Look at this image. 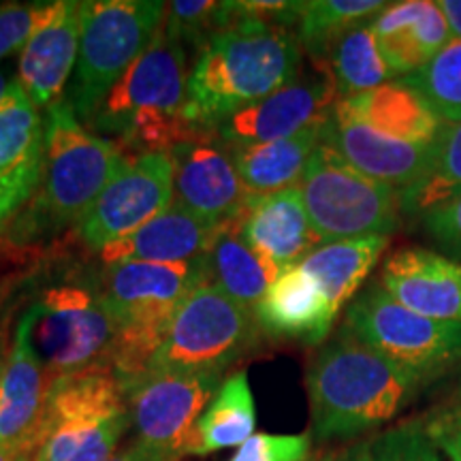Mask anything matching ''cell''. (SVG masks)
<instances>
[{
  "instance_id": "cell-1",
  "label": "cell",
  "mask_w": 461,
  "mask_h": 461,
  "mask_svg": "<svg viewBox=\"0 0 461 461\" xmlns=\"http://www.w3.org/2000/svg\"><path fill=\"white\" fill-rule=\"evenodd\" d=\"M305 389L312 436L319 442H336L353 440L391 423L417 400L423 384L339 330L308 361Z\"/></svg>"
},
{
  "instance_id": "cell-2",
  "label": "cell",
  "mask_w": 461,
  "mask_h": 461,
  "mask_svg": "<svg viewBox=\"0 0 461 461\" xmlns=\"http://www.w3.org/2000/svg\"><path fill=\"white\" fill-rule=\"evenodd\" d=\"M302 67L303 50L293 28L250 20L224 28L197 51L188 73V120L214 131L295 79Z\"/></svg>"
},
{
  "instance_id": "cell-3",
  "label": "cell",
  "mask_w": 461,
  "mask_h": 461,
  "mask_svg": "<svg viewBox=\"0 0 461 461\" xmlns=\"http://www.w3.org/2000/svg\"><path fill=\"white\" fill-rule=\"evenodd\" d=\"M186 51L160 26L152 43L107 92L88 129L112 140L129 158L167 152L201 126L186 115Z\"/></svg>"
},
{
  "instance_id": "cell-4",
  "label": "cell",
  "mask_w": 461,
  "mask_h": 461,
  "mask_svg": "<svg viewBox=\"0 0 461 461\" xmlns=\"http://www.w3.org/2000/svg\"><path fill=\"white\" fill-rule=\"evenodd\" d=\"M43 122V180L31 201V222L32 230H60L77 224L132 158L79 122L67 99L51 105Z\"/></svg>"
},
{
  "instance_id": "cell-5",
  "label": "cell",
  "mask_w": 461,
  "mask_h": 461,
  "mask_svg": "<svg viewBox=\"0 0 461 461\" xmlns=\"http://www.w3.org/2000/svg\"><path fill=\"white\" fill-rule=\"evenodd\" d=\"M163 0H82V32L68 103L90 126L107 92L129 71L163 26Z\"/></svg>"
},
{
  "instance_id": "cell-6",
  "label": "cell",
  "mask_w": 461,
  "mask_h": 461,
  "mask_svg": "<svg viewBox=\"0 0 461 461\" xmlns=\"http://www.w3.org/2000/svg\"><path fill=\"white\" fill-rule=\"evenodd\" d=\"M299 188L322 244L374 235L389 238L402 227L400 190L355 169L322 140L308 160Z\"/></svg>"
},
{
  "instance_id": "cell-7",
  "label": "cell",
  "mask_w": 461,
  "mask_h": 461,
  "mask_svg": "<svg viewBox=\"0 0 461 461\" xmlns=\"http://www.w3.org/2000/svg\"><path fill=\"white\" fill-rule=\"evenodd\" d=\"M342 330L387 357L423 387L461 366V322L412 312L378 282L350 302Z\"/></svg>"
},
{
  "instance_id": "cell-8",
  "label": "cell",
  "mask_w": 461,
  "mask_h": 461,
  "mask_svg": "<svg viewBox=\"0 0 461 461\" xmlns=\"http://www.w3.org/2000/svg\"><path fill=\"white\" fill-rule=\"evenodd\" d=\"M255 310L235 303L216 286L193 291L171 316L149 372L222 374L261 342Z\"/></svg>"
},
{
  "instance_id": "cell-9",
  "label": "cell",
  "mask_w": 461,
  "mask_h": 461,
  "mask_svg": "<svg viewBox=\"0 0 461 461\" xmlns=\"http://www.w3.org/2000/svg\"><path fill=\"white\" fill-rule=\"evenodd\" d=\"M31 336L50 378L109 367V355L118 333L99 286L58 282L45 286L28 305Z\"/></svg>"
},
{
  "instance_id": "cell-10",
  "label": "cell",
  "mask_w": 461,
  "mask_h": 461,
  "mask_svg": "<svg viewBox=\"0 0 461 461\" xmlns=\"http://www.w3.org/2000/svg\"><path fill=\"white\" fill-rule=\"evenodd\" d=\"M222 384L214 372H148L126 389L129 420L149 461H182Z\"/></svg>"
},
{
  "instance_id": "cell-11",
  "label": "cell",
  "mask_w": 461,
  "mask_h": 461,
  "mask_svg": "<svg viewBox=\"0 0 461 461\" xmlns=\"http://www.w3.org/2000/svg\"><path fill=\"white\" fill-rule=\"evenodd\" d=\"M173 158L152 152L132 158L79 218L77 233L92 250L135 233L173 203Z\"/></svg>"
},
{
  "instance_id": "cell-12",
  "label": "cell",
  "mask_w": 461,
  "mask_h": 461,
  "mask_svg": "<svg viewBox=\"0 0 461 461\" xmlns=\"http://www.w3.org/2000/svg\"><path fill=\"white\" fill-rule=\"evenodd\" d=\"M338 101L339 95L327 62L310 58V67H302L295 79L265 99L241 107L214 131L227 146L286 140L325 122Z\"/></svg>"
},
{
  "instance_id": "cell-13",
  "label": "cell",
  "mask_w": 461,
  "mask_h": 461,
  "mask_svg": "<svg viewBox=\"0 0 461 461\" xmlns=\"http://www.w3.org/2000/svg\"><path fill=\"white\" fill-rule=\"evenodd\" d=\"M169 154L176 169V203L216 227L240 218L252 194L241 182L229 146L216 131L201 129Z\"/></svg>"
},
{
  "instance_id": "cell-14",
  "label": "cell",
  "mask_w": 461,
  "mask_h": 461,
  "mask_svg": "<svg viewBox=\"0 0 461 461\" xmlns=\"http://www.w3.org/2000/svg\"><path fill=\"white\" fill-rule=\"evenodd\" d=\"M45 122L17 79L0 99V233L37 197L43 180Z\"/></svg>"
},
{
  "instance_id": "cell-15",
  "label": "cell",
  "mask_w": 461,
  "mask_h": 461,
  "mask_svg": "<svg viewBox=\"0 0 461 461\" xmlns=\"http://www.w3.org/2000/svg\"><path fill=\"white\" fill-rule=\"evenodd\" d=\"M207 285L203 258L188 263H112L103 269L101 297L115 325L140 319H171L184 299Z\"/></svg>"
},
{
  "instance_id": "cell-16",
  "label": "cell",
  "mask_w": 461,
  "mask_h": 461,
  "mask_svg": "<svg viewBox=\"0 0 461 461\" xmlns=\"http://www.w3.org/2000/svg\"><path fill=\"white\" fill-rule=\"evenodd\" d=\"M321 140L336 148L355 169L400 193L419 180L436 149V143L412 146L380 135L372 126L355 118L339 101L322 124Z\"/></svg>"
},
{
  "instance_id": "cell-17",
  "label": "cell",
  "mask_w": 461,
  "mask_h": 461,
  "mask_svg": "<svg viewBox=\"0 0 461 461\" xmlns=\"http://www.w3.org/2000/svg\"><path fill=\"white\" fill-rule=\"evenodd\" d=\"M378 285L412 312L461 322V263L428 248H402L380 267Z\"/></svg>"
},
{
  "instance_id": "cell-18",
  "label": "cell",
  "mask_w": 461,
  "mask_h": 461,
  "mask_svg": "<svg viewBox=\"0 0 461 461\" xmlns=\"http://www.w3.org/2000/svg\"><path fill=\"white\" fill-rule=\"evenodd\" d=\"M235 222L246 244L280 272L302 263L310 252L322 246L310 222L299 184L278 193L250 197Z\"/></svg>"
},
{
  "instance_id": "cell-19",
  "label": "cell",
  "mask_w": 461,
  "mask_h": 461,
  "mask_svg": "<svg viewBox=\"0 0 461 461\" xmlns=\"http://www.w3.org/2000/svg\"><path fill=\"white\" fill-rule=\"evenodd\" d=\"M31 327L32 319L26 310L17 321L0 387V447L22 453L32 448L51 384L41 357L34 350Z\"/></svg>"
},
{
  "instance_id": "cell-20",
  "label": "cell",
  "mask_w": 461,
  "mask_h": 461,
  "mask_svg": "<svg viewBox=\"0 0 461 461\" xmlns=\"http://www.w3.org/2000/svg\"><path fill=\"white\" fill-rule=\"evenodd\" d=\"M82 32V3L60 0V9L50 24L32 34L20 51L17 82L34 105L48 109L62 101V92L73 77Z\"/></svg>"
},
{
  "instance_id": "cell-21",
  "label": "cell",
  "mask_w": 461,
  "mask_h": 461,
  "mask_svg": "<svg viewBox=\"0 0 461 461\" xmlns=\"http://www.w3.org/2000/svg\"><path fill=\"white\" fill-rule=\"evenodd\" d=\"M255 314L269 338L297 339L308 346L325 342L338 316L319 285L299 265L282 269Z\"/></svg>"
},
{
  "instance_id": "cell-22",
  "label": "cell",
  "mask_w": 461,
  "mask_h": 461,
  "mask_svg": "<svg viewBox=\"0 0 461 461\" xmlns=\"http://www.w3.org/2000/svg\"><path fill=\"white\" fill-rule=\"evenodd\" d=\"M339 103L380 135L412 146H434L448 126L408 77H397Z\"/></svg>"
},
{
  "instance_id": "cell-23",
  "label": "cell",
  "mask_w": 461,
  "mask_h": 461,
  "mask_svg": "<svg viewBox=\"0 0 461 461\" xmlns=\"http://www.w3.org/2000/svg\"><path fill=\"white\" fill-rule=\"evenodd\" d=\"M372 28L397 77L420 71L453 39L445 14L431 0L391 3L372 20Z\"/></svg>"
},
{
  "instance_id": "cell-24",
  "label": "cell",
  "mask_w": 461,
  "mask_h": 461,
  "mask_svg": "<svg viewBox=\"0 0 461 461\" xmlns=\"http://www.w3.org/2000/svg\"><path fill=\"white\" fill-rule=\"evenodd\" d=\"M218 227L190 214L173 201L163 214L143 224L135 233L112 241L99 252L105 265L126 261L188 263L203 258L210 250Z\"/></svg>"
},
{
  "instance_id": "cell-25",
  "label": "cell",
  "mask_w": 461,
  "mask_h": 461,
  "mask_svg": "<svg viewBox=\"0 0 461 461\" xmlns=\"http://www.w3.org/2000/svg\"><path fill=\"white\" fill-rule=\"evenodd\" d=\"M126 412H129L126 391L112 367H90V370L54 378L31 453L51 429L71 423L107 420Z\"/></svg>"
},
{
  "instance_id": "cell-26",
  "label": "cell",
  "mask_w": 461,
  "mask_h": 461,
  "mask_svg": "<svg viewBox=\"0 0 461 461\" xmlns=\"http://www.w3.org/2000/svg\"><path fill=\"white\" fill-rule=\"evenodd\" d=\"M203 263L207 285L216 286L235 303L250 310L257 308L280 276V269L274 263L246 244L235 221L218 227Z\"/></svg>"
},
{
  "instance_id": "cell-27",
  "label": "cell",
  "mask_w": 461,
  "mask_h": 461,
  "mask_svg": "<svg viewBox=\"0 0 461 461\" xmlns=\"http://www.w3.org/2000/svg\"><path fill=\"white\" fill-rule=\"evenodd\" d=\"M322 124L319 122L286 140L255 143V146H229L233 163L252 197L278 193L297 186L316 146L321 143Z\"/></svg>"
},
{
  "instance_id": "cell-28",
  "label": "cell",
  "mask_w": 461,
  "mask_h": 461,
  "mask_svg": "<svg viewBox=\"0 0 461 461\" xmlns=\"http://www.w3.org/2000/svg\"><path fill=\"white\" fill-rule=\"evenodd\" d=\"M387 246L389 238L383 235L339 240L319 246L297 265L319 285L333 312L339 314V310L355 299V293L376 267Z\"/></svg>"
},
{
  "instance_id": "cell-29",
  "label": "cell",
  "mask_w": 461,
  "mask_h": 461,
  "mask_svg": "<svg viewBox=\"0 0 461 461\" xmlns=\"http://www.w3.org/2000/svg\"><path fill=\"white\" fill-rule=\"evenodd\" d=\"M255 397L248 383V374L240 370L222 380L221 389L194 429L188 457H201V455L218 453L230 447H241L248 438L255 436Z\"/></svg>"
},
{
  "instance_id": "cell-30",
  "label": "cell",
  "mask_w": 461,
  "mask_h": 461,
  "mask_svg": "<svg viewBox=\"0 0 461 461\" xmlns=\"http://www.w3.org/2000/svg\"><path fill=\"white\" fill-rule=\"evenodd\" d=\"M325 62L336 82L339 99L363 95L397 79L380 51L372 22L346 32L327 54Z\"/></svg>"
},
{
  "instance_id": "cell-31",
  "label": "cell",
  "mask_w": 461,
  "mask_h": 461,
  "mask_svg": "<svg viewBox=\"0 0 461 461\" xmlns=\"http://www.w3.org/2000/svg\"><path fill=\"white\" fill-rule=\"evenodd\" d=\"M389 5L383 0H305L295 26L297 41L310 58L325 60L346 32L376 20Z\"/></svg>"
},
{
  "instance_id": "cell-32",
  "label": "cell",
  "mask_w": 461,
  "mask_h": 461,
  "mask_svg": "<svg viewBox=\"0 0 461 461\" xmlns=\"http://www.w3.org/2000/svg\"><path fill=\"white\" fill-rule=\"evenodd\" d=\"M461 194V122L448 124L436 143L428 169L400 193L402 216L423 218Z\"/></svg>"
},
{
  "instance_id": "cell-33",
  "label": "cell",
  "mask_w": 461,
  "mask_h": 461,
  "mask_svg": "<svg viewBox=\"0 0 461 461\" xmlns=\"http://www.w3.org/2000/svg\"><path fill=\"white\" fill-rule=\"evenodd\" d=\"M129 412L95 423H71L51 429L34 448L37 461H107L129 429Z\"/></svg>"
},
{
  "instance_id": "cell-34",
  "label": "cell",
  "mask_w": 461,
  "mask_h": 461,
  "mask_svg": "<svg viewBox=\"0 0 461 461\" xmlns=\"http://www.w3.org/2000/svg\"><path fill=\"white\" fill-rule=\"evenodd\" d=\"M408 79L428 96L447 124L461 122V39H451Z\"/></svg>"
},
{
  "instance_id": "cell-35",
  "label": "cell",
  "mask_w": 461,
  "mask_h": 461,
  "mask_svg": "<svg viewBox=\"0 0 461 461\" xmlns=\"http://www.w3.org/2000/svg\"><path fill=\"white\" fill-rule=\"evenodd\" d=\"M163 31L173 41L180 45L188 43L197 51L224 31L222 9L216 0H176L167 7Z\"/></svg>"
},
{
  "instance_id": "cell-36",
  "label": "cell",
  "mask_w": 461,
  "mask_h": 461,
  "mask_svg": "<svg viewBox=\"0 0 461 461\" xmlns=\"http://www.w3.org/2000/svg\"><path fill=\"white\" fill-rule=\"evenodd\" d=\"M372 461H442L425 420H403L374 438Z\"/></svg>"
},
{
  "instance_id": "cell-37",
  "label": "cell",
  "mask_w": 461,
  "mask_h": 461,
  "mask_svg": "<svg viewBox=\"0 0 461 461\" xmlns=\"http://www.w3.org/2000/svg\"><path fill=\"white\" fill-rule=\"evenodd\" d=\"M58 3H7L0 5V60L24 48L32 34L54 20Z\"/></svg>"
},
{
  "instance_id": "cell-38",
  "label": "cell",
  "mask_w": 461,
  "mask_h": 461,
  "mask_svg": "<svg viewBox=\"0 0 461 461\" xmlns=\"http://www.w3.org/2000/svg\"><path fill=\"white\" fill-rule=\"evenodd\" d=\"M310 451V434H255L229 461H308Z\"/></svg>"
},
{
  "instance_id": "cell-39",
  "label": "cell",
  "mask_w": 461,
  "mask_h": 461,
  "mask_svg": "<svg viewBox=\"0 0 461 461\" xmlns=\"http://www.w3.org/2000/svg\"><path fill=\"white\" fill-rule=\"evenodd\" d=\"M420 222L429 238L461 263V194L451 203L429 212L428 216L420 218Z\"/></svg>"
},
{
  "instance_id": "cell-40",
  "label": "cell",
  "mask_w": 461,
  "mask_h": 461,
  "mask_svg": "<svg viewBox=\"0 0 461 461\" xmlns=\"http://www.w3.org/2000/svg\"><path fill=\"white\" fill-rule=\"evenodd\" d=\"M425 429L448 461H461V403L438 411L425 420Z\"/></svg>"
},
{
  "instance_id": "cell-41",
  "label": "cell",
  "mask_w": 461,
  "mask_h": 461,
  "mask_svg": "<svg viewBox=\"0 0 461 461\" xmlns=\"http://www.w3.org/2000/svg\"><path fill=\"white\" fill-rule=\"evenodd\" d=\"M372 447H374V438H370V440L355 442V445L339 448V451L325 453L312 461H372Z\"/></svg>"
},
{
  "instance_id": "cell-42",
  "label": "cell",
  "mask_w": 461,
  "mask_h": 461,
  "mask_svg": "<svg viewBox=\"0 0 461 461\" xmlns=\"http://www.w3.org/2000/svg\"><path fill=\"white\" fill-rule=\"evenodd\" d=\"M436 3L447 17L453 39H461V0H436Z\"/></svg>"
},
{
  "instance_id": "cell-43",
  "label": "cell",
  "mask_w": 461,
  "mask_h": 461,
  "mask_svg": "<svg viewBox=\"0 0 461 461\" xmlns=\"http://www.w3.org/2000/svg\"><path fill=\"white\" fill-rule=\"evenodd\" d=\"M11 344H14V338H11V333H9L7 316L0 314V387H3L5 367H7V361L11 355Z\"/></svg>"
},
{
  "instance_id": "cell-44",
  "label": "cell",
  "mask_w": 461,
  "mask_h": 461,
  "mask_svg": "<svg viewBox=\"0 0 461 461\" xmlns=\"http://www.w3.org/2000/svg\"><path fill=\"white\" fill-rule=\"evenodd\" d=\"M107 461H149V459H148V455L141 451L140 445H137V442H132V445L124 447L122 451L113 453Z\"/></svg>"
},
{
  "instance_id": "cell-45",
  "label": "cell",
  "mask_w": 461,
  "mask_h": 461,
  "mask_svg": "<svg viewBox=\"0 0 461 461\" xmlns=\"http://www.w3.org/2000/svg\"><path fill=\"white\" fill-rule=\"evenodd\" d=\"M22 451H17V448H9V447H0V461H15L17 455Z\"/></svg>"
},
{
  "instance_id": "cell-46",
  "label": "cell",
  "mask_w": 461,
  "mask_h": 461,
  "mask_svg": "<svg viewBox=\"0 0 461 461\" xmlns=\"http://www.w3.org/2000/svg\"><path fill=\"white\" fill-rule=\"evenodd\" d=\"M9 84H11V82L7 79V75H5V71H0V99H3L5 90H7Z\"/></svg>"
},
{
  "instance_id": "cell-47",
  "label": "cell",
  "mask_w": 461,
  "mask_h": 461,
  "mask_svg": "<svg viewBox=\"0 0 461 461\" xmlns=\"http://www.w3.org/2000/svg\"><path fill=\"white\" fill-rule=\"evenodd\" d=\"M15 461H37V459H34V453H31V451H24V453L17 455V459H15Z\"/></svg>"
}]
</instances>
